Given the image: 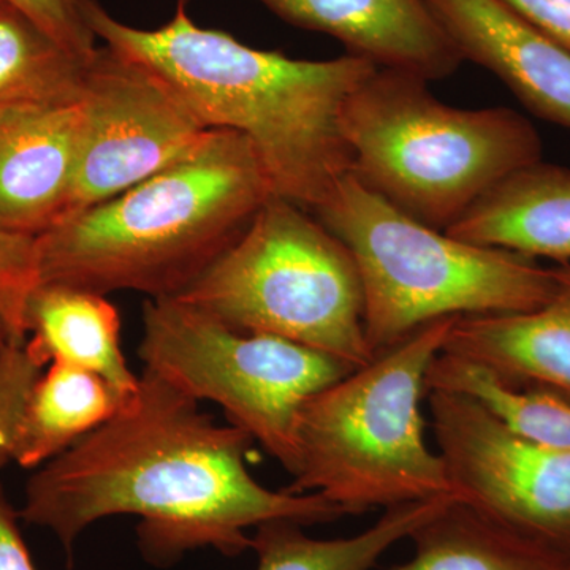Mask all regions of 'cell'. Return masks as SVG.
<instances>
[{"mask_svg": "<svg viewBox=\"0 0 570 570\" xmlns=\"http://www.w3.org/2000/svg\"><path fill=\"white\" fill-rule=\"evenodd\" d=\"M198 404L142 371L108 422L36 469L18 515L51 531L69 554L97 521L138 517L142 553L159 564L197 549L238 557L253 546L247 531L266 521L311 527L347 517L321 494L261 485L246 466L254 439Z\"/></svg>", "mask_w": 570, "mask_h": 570, "instance_id": "cell-1", "label": "cell"}, {"mask_svg": "<svg viewBox=\"0 0 570 570\" xmlns=\"http://www.w3.org/2000/svg\"><path fill=\"white\" fill-rule=\"evenodd\" d=\"M2 333H6V332H3V330H2V328H0V335H2ZM6 335H7V333H6Z\"/></svg>", "mask_w": 570, "mask_h": 570, "instance_id": "cell-27", "label": "cell"}, {"mask_svg": "<svg viewBox=\"0 0 570 570\" xmlns=\"http://www.w3.org/2000/svg\"><path fill=\"white\" fill-rule=\"evenodd\" d=\"M81 10L96 39L159 73L209 129L245 135L277 197L313 213L351 174L341 111L376 71L373 62L348 52L306 61L257 50L198 28L179 6L157 29L124 24L99 0H81Z\"/></svg>", "mask_w": 570, "mask_h": 570, "instance_id": "cell-2", "label": "cell"}, {"mask_svg": "<svg viewBox=\"0 0 570 570\" xmlns=\"http://www.w3.org/2000/svg\"><path fill=\"white\" fill-rule=\"evenodd\" d=\"M31 18L48 36L82 61L97 51L96 36L82 17L81 0H3Z\"/></svg>", "mask_w": 570, "mask_h": 570, "instance_id": "cell-24", "label": "cell"}, {"mask_svg": "<svg viewBox=\"0 0 570 570\" xmlns=\"http://www.w3.org/2000/svg\"><path fill=\"white\" fill-rule=\"evenodd\" d=\"M428 403L455 497L570 553V449L524 436L466 393L430 390Z\"/></svg>", "mask_w": 570, "mask_h": 570, "instance_id": "cell-9", "label": "cell"}, {"mask_svg": "<svg viewBox=\"0 0 570 570\" xmlns=\"http://www.w3.org/2000/svg\"><path fill=\"white\" fill-rule=\"evenodd\" d=\"M426 390L466 393L524 436L570 449V404L547 393L501 384L483 367L439 354L426 374Z\"/></svg>", "mask_w": 570, "mask_h": 570, "instance_id": "cell-21", "label": "cell"}, {"mask_svg": "<svg viewBox=\"0 0 570 570\" xmlns=\"http://www.w3.org/2000/svg\"><path fill=\"white\" fill-rule=\"evenodd\" d=\"M88 62L0 0V110L80 102Z\"/></svg>", "mask_w": 570, "mask_h": 570, "instance_id": "cell-20", "label": "cell"}, {"mask_svg": "<svg viewBox=\"0 0 570 570\" xmlns=\"http://www.w3.org/2000/svg\"><path fill=\"white\" fill-rule=\"evenodd\" d=\"M81 115L77 171L62 219L178 163L212 130L170 82L108 47L97 48L86 67Z\"/></svg>", "mask_w": 570, "mask_h": 570, "instance_id": "cell-10", "label": "cell"}, {"mask_svg": "<svg viewBox=\"0 0 570 570\" xmlns=\"http://www.w3.org/2000/svg\"><path fill=\"white\" fill-rule=\"evenodd\" d=\"M272 195L245 135L212 129L189 156L37 236L40 284L176 298L238 242Z\"/></svg>", "mask_w": 570, "mask_h": 570, "instance_id": "cell-3", "label": "cell"}, {"mask_svg": "<svg viewBox=\"0 0 570 570\" xmlns=\"http://www.w3.org/2000/svg\"><path fill=\"white\" fill-rule=\"evenodd\" d=\"M464 61L485 67L543 121L570 130V50L504 0H426Z\"/></svg>", "mask_w": 570, "mask_h": 570, "instance_id": "cell-11", "label": "cell"}, {"mask_svg": "<svg viewBox=\"0 0 570 570\" xmlns=\"http://www.w3.org/2000/svg\"><path fill=\"white\" fill-rule=\"evenodd\" d=\"M43 370L26 343L0 335V468L14 459L26 406Z\"/></svg>", "mask_w": 570, "mask_h": 570, "instance_id": "cell-23", "label": "cell"}, {"mask_svg": "<svg viewBox=\"0 0 570 570\" xmlns=\"http://www.w3.org/2000/svg\"><path fill=\"white\" fill-rule=\"evenodd\" d=\"M124 404L121 395L97 374L50 363L29 396L14 463L40 468L108 422Z\"/></svg>", "mask_w": 570, "mask_h": 570, "instance_id": "cell-19", "label": "cell"}, {"mask_svg": "<svg viewBox=\"0 0 570 570\" xmlns=\"http://www.w3.org/2000/svg\"><path fill=\"white\" fill-rule=\"evenodd\" d=\"M145 370L223 407L285 471L298 468L295 428L309 397L354 371L335 356L272 335L242 333L178 298L142 309Z\"/></svg>", "mask_w": 570, "mask_h": 570, "instance_id": "cell-8", "label": "cell"}, {"mask_svg": "<svg viewBox=\"0 0 570 570\" xmlns=\"http://www.w3.org/2000/svg\"><path fill=\"white\" fill-rule=\"evenodd\" d=\"M539 31L570 50V0H504Z\"/></svg>", "mask_w": 570, "mask_h": 570, "instance_id": "cell-25", "label": "cell"}, {"mask_svg": "<svg viewBox=\"0 0 570 570\" xmlns=\"http://www.w3.org/2000/svg\"><path fill=\"white\" fill-rule=\"evenodd\" d=\"M18 520L20 515L11 509L0 489V570H37Z\"/></svg>", "mask_w": 570, "mask_h": 570, "instance_id": "cell-26", "label": "cell"}, {"mask_svg": "<svg viewBox=\"0 0 570 570\" xmlns=\"http://www.w3.org/2000/svg\"><path fill=\"white\" fill-rule=\"evenodd\" d=\"M176 298L238 332L283 337L354 370L374 358L354 257L321 220L277 195Z\"/></svg>", "mask_w": 570, "mask_h": 570, "instance_id": "cell-7", "label": "cell"}, {"mask_svg": "<svg viewBox=\"0 0 570 570\" xmlns=\"http://www.w3.org/2000/svg\"><path fill=\"white\" fill-rule=\"evenodd\" d=\"M81 118V100L0 110V227L37 238L62 219Z\"/></svg>", "mask_w": 570, "mask_h": 570, "instance_id": "cell-13", "label": "cell"}, {"mask_svg": "<svg viewBox=\"0 0 570 570\" xmlns=\"http://www.w3.org/2000/svg\"><path fill=\"white\" fill-rule=\"evenodd\" d=\"M445 234L570 265V168L539 160L513 171Z\"/></svg>", "mask_w": 570, "mask_h": 570, "instance_id": "cell-15", "label": "cell"}, {"mask_svg": "<svg viewBox=\"0 0 570 570\" xmlns=\"http://www.w3.org/2000/svg\"><path fill=\"white\" fill-rule=\"evenodd\" d=\"M456 497H439L385 509L381 519L352 538L314 539L303 524L272 520L255 528L250 550L257 570H371L395 543L433 519Z\"/></svg>", "mask_w": 570, "mask_h": 570, "instance_id": "cell-18", "label": "cell"}, {"mask_svg": "<svg viewBox=\"0 0 570 570\" xmlns=\"http://www.w3.org/2000/svg\"><path fill=\"white\" fill-rule=\"evenodd\" d=\"M39 284L36 238L0 227V328L22 343L28 340L29 299Z\"/></svg>", "mask_w": 570, "mask_h": 570, "instance_id": "cell-22", "label": "cell"}, {"mask_svg": "<svg viewBox=\"0 0 570 570\" xmlns=\"http://www.w3.org/2000/svg\"><path fill=\"white\" fill-rule=\"evenodd\" d=\"M26 321V347L41 366L62 362L81 367L107 381L124 401L137 392L140 377L124 358L118 309L104 295L39 284Z\"/></svg>", "mask_w": 570, "mask_h": 570, "instance_id": "cell-16", "label": "cell"}, {"mask_svg": "<svg viewBox=\"0 0 570 570\" xmlns=\"http://www.w3.org/2000/svg\"><path fill=\"white\" fill-rule=\"evenodd\" d=\"M409 539L414 554L392 570H570V553L524 538L459 498Z\"/></svg>", "mask_w": 570, "mask_h": 570, "instance_id": "cell-17", "label": "cell"}, {"mask_svg": "<svg viewBox=\"0 0 570 570\" xmlns=\"http://www.w3.org/2000/svg\"><path fill=\"white\" fill-rule=\"evenodd\" d=\"M409 71L381 69L341 111L351 174L401 213L448 232L513 171L542 160L530 119L512 108L450 107Z\"/></svg>", "mask_w": 570, "mask_h": 570, "instance_id": "cell-4", "label": "cell"}, {"mask_svg": "<svg viewBox=\"0 0 570 570\" xmlns=\"http://www.w3.org/2000/svg\"><path fill=\"white\" fill-rule=\"evenodd\" d=\"M313 214L354 257L374 355L439 318L528 313L554 291L553 268L420 224L352 174Z\"/></svg>", "mask_w": 570, "mask_h": 570, "instance_id": "cell-6", "label": "cell"}, {"mask_svg": "<svg viewBox=\"0 0 570 570\" xmlns=\"http://www.w3.org/2000/svg\"><path fill=\"white\" fill-rule=\"evenodd\" d=\"M554 291L528 313L459 317L442 354L474 363L515 390L570 404V265L553 266Z\"/></svg>", "mask_w": 570, "mask_h": 570, "instance_id": "cell-14", "label": "cell"}, {"mask_svg": "<svg viewBox=\"0 0 570 570\" xmlns=\"http://www.w3.org/2000/svg\"><path fill=\"white\" fill-rule=\"evenodd\" d=\"M456 318L415 330L309 397L296 419L298 468L285 490L321 494L346 515L455 497L444 461L428 448L420 401Z\"/></svg>", "mask_w": 570, "mask_h": 570, "instance_id": "cell-5", "label": "cell"}, {"mask_svg": "<svg viewBox=\"0 0 570 570\" xmlns=\"http://www.w3.org/2000/svg\"><path fill=\"white\" fill-rule=\"evenodd\" d=\"M193 0H178L186 7ZM298 28L340 40L381 69L444 80L464 62L426 0H257Z\"/></svg>", "mask_w": 570, "mask_h": 570, "instance_id": "cell-12", "label": "cell"}]
</instances>
